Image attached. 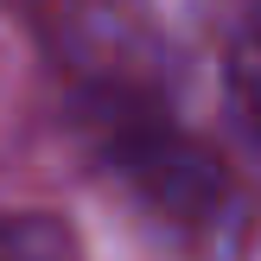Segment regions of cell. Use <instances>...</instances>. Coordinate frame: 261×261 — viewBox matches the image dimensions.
I'll use <instances>...</instances> for the list:
<instances>
[{"mask_svg":"<svg viewBox=\"0 0 261 261\" xmlns=\"http://www.w3.org/2000/svg\"><path fill=\"white\" fill-rule=\"evenodd\" d=\"M102 166L166 261H242L255 236V198L211 147L140 115L109 134Z\"/></svg>","mask_w":261,"mask_h":261,"instance_id":"6da1fadb","label":"cell"},{"mask_svg":"<svg viewBox=\"0 0 261 261\" xmlns=\"http://www.w3.org/2000/svg\"><path fill=\"white\" fill-rule=\"evenodd\" d=\"M0 261H83V249L51 211H0Z\"/></svg>","mask_w":261,"mask_h":261,"instance_id":"7a4b0ae2","label":"cell"},{"mask_svg":"<svg viewBox=\"0 0 261 261\" xmlns=\"http://www.w3.org/2000/svg\"><path fill=\"white\" fill-rule=\"evenodd\" d=\"M223 76H229V96H236V109L249 115V127L261 134V7L236 25V32H229Z\"/></svg>","mask_w":261,"mask_h":261,"instance_id":"3957f363","label":"cell"}]
</instances>
